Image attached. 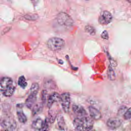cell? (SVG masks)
Listing matches in <instances>:
<instances>
[{"label": "cell", "mask_w": 131, "mask_h": 131, "mask_svg": "<svg viewBox=\"0 0 131 131\" xmlns=\"http://www.w3.org/2000/svg\"><path fill=\"white\" fill-rule=\"evenodd\" d=\"M113 19L112 14L108 11H102L98 18L99 23L103 25H106L110 23Z\"/></svg>", "instance_id": "8992f818"}, {"label": "cell", "mask_w": 131, "mask_h": 131, "mask_svg": "<svg viewBox=\"0 0 131 131\" xmlns=\"http://www.w3.org/2000/svg\"><path fill=\"white\" fill-rule=\"evenodd\" d=\"M124 118L126 120H130L131 118V108L130 107L128 108L126 111L123 115Z\"/></svg>", "instance_id": "cb8c5ba5"}, {"label": "cell", "mask_w": 131, "mask_h": 131, "mask_svg": "<svg viewBox=\"0 0 131 131\" xmlns=\"http://www.w3.org/2000/svg\"><path fill=\"white\" fill-rule=\"evenodd\" d=\"M18 84L23 89H25L27 86V82L26 80V79L24 76H20L19 77L18 80Z\"/></svg>", "instance_id": "d6986e66"}, {"label": "cell", "mask_w": 131, "mask_h": 131, "mask_svg": "<svg viewBox=\"0 0 131 131\" xmlns=\"http://www.w3.org/2000/svg\"><path fill=\"white\" fill-rule=\"evenodd\" d=\"M107 75L108 78L110 80L114 81L116 79V75H115V72H114L112 67H111L110 65L108 66V68Z\"/></svg>", "instance_id": "e0dca14e"}, {"label": "cell", "mask_w": 131, "mask_h": 131, "mask_svg": "<svg viewBox=\"0 0 131 131\" xmlns=\"http://www.w3.org/2000/svg\"><path fill=\"white\" fill-rule=\"evenodd\" d=\"M93 124V119L86 116L76 118L73 120L74 126L78 131H89L92 129Z\"/></svg>", "instance_id": "6da1fadb"}, {"label": "cell", "mask_w": 131, "mask_h": 131, "mask_svg": "<svg viewBox=\"0 0 131 131\" xmlns=\"http://www.w3.org/2000/svg\"><path fill=\"white\" fill-rule=\"evenodd\" d=\"M32 108V114L33 116H35L41 113L43 110V103L38 102L34 104Z\"/></svg>", "instance_id": "5bb4252c"}, {"label": "cell", "mask_w": 131, "mask_h": 131, "mask_svg": "<svg viewBox=\"0 0 131 131\" xmlns=\"http://www.w3.org/2000/svg\"><path fill=\"white\" fill-rule=\"evenodd\" d=\"M15 89V87L12 84L6 90H5L4 91H3V94L5 97H10L13 94Z\"/></svg>", "instance_id": "2e32d148"}, {"label": "cell", "mask_w": 131, "mask_h": 131, "mask_svg": "<svg viewBox=\"0 0 131 131\" xmlns=\"http://www.w3.org/2000/svg\"><path fill=\"white\" fill-rule=\"evenodd\" d=\"M11 27H6L3 30V31L2 32V35H4L5 34L7 33L10 29H11Z\"/></svg>", "instance_id": "f1b7e54d"}, {"label": "cell", "mask_w": 131, "mask_h": 131, "mask_svg": "<svg viewBox=\"0 0 131 131\" xmlns=\"http://www.w3.org/2000/svg\"><path fill=\"white\" fill-rule=\"evenodd\" d=\"M89 131H96L95 130H92V129H91V130H89Z\"/></svg>", "instance_id": "4dcf8cb0"}, {"label": "cell", "mask_w": 131, "mask_h": 131, "mask_svg": "<svg viewBox=\"0 0 131 131\" xmlns=\"http://www.w3.org/2000/svg\"><path fill=\"white\" fill-rule=\"evenodd\" d=\"M57 124L59 128L60 129H64L65 127V122L62 116L59 115L57 117Z\"/></svg>", "instance_id": "ac0fdd59"}, {"label": "cell", "mask_w": 131, "mask_h": 131, "mask_svg": "<svg viewBox=\"0 0 131 131\" xmlns=\"http://www.w3.org/2000/svg\"><path fill=\"white\" fill-rule=\"evenodd\" d=\"M2 126L10 131H14L17 127V123L11 117H4L1 120Z\"/></svg>", "instance_id": "277c9868"}, {"label": "cell", "mask_w": 131, "mask_h": 131, "mask_svg": "<svg viewBox=\"0 0 131 131\" xmlns=\"http://www.w3.org/2000/svg\"><path fill=\"white\" fill-rule=\"evenodd\" d=\"M89 111L91 118L95 120H98L102 117L100 112L93 106H89Z\"/></svg>", "instance_id": "8fae6325"}, {"label": "cell", "mask_w": 131, "mask_h": 131, "mask_svg": "<svg viewBox=\"0 0 131 131\" xmlns=\"http://www.w3.org/2000/svg\"><path fill=\"white\" fill-rule=\"evenodd\" d=\"M108 59H109V61H110V66L111 67H116L117 65V62L113 59L112 58L111 56H108Z\"/></svg>", "instance_id": "4316f807"}, {"label": "cell", "mask_w": 131, "mask_h": 131, "mask_svg": "<svg viewBox=\"0 0 131 131\" xmlns=\"http://www.w3.org/2000/svg\"><path fill=\"white\" fill-rule=\"evenodd\" d=\"M72 110L74 113L76 114L78 117L84 116L87 115L86 112L84 110V108L81 105L74 104L73 105Z\"/></svg>", "instance_id": "7c38bea8"}, {"label": "cell", "mask_w": 131, "mask_h": 131, "mask_svg": "<svg viewBox=\"0 0 131 131\" xmlns=\"http://www.w3.org/2000/svg\"><path fill=\"white\" fill-rule=\"evenodd\" d=\"M37 94L30 92V94L27 97L25 101L26 106L28 108H32L33 106L34 105L37 98Z\"/></svg>", "instance_id": "30bf717a"}, {"label": "cell", "mask_w": 131, "mask_h": 131, "mask_svg": "<svg viewBox=\"0 0 131 131\" xmlns=\"http://www.w3.org/2000/svg\"><path fill=\"white\" fill-rule=\"evenodd\" d=\"M17 116L18 121L22 123H25L27 121V118L24 113L22 110H17Z\"/></svg>", "instance_id": "9a60e30c"}, {"label": "cell", "mask_w": 131, "mask_h": 131, "mask_svg": "<svg viewBox=\"0 0 131 131\" xmlns=\"http://www.w3.org/2000/svg\"><path fill=\"white\" fill-rule=\"evenodd\" d=\"M49 121L47 118H46L45 121H43V124L41 129V131H49Z\"/></svg>", "instance_id": "603a6c76"}, {"label": "cell", "mask_w": 131, "mask_h": 131, "mask_svg": "<svg viewBox=\"0 0 131 131\" xmlns=\"http://www.w3.org/2000/svg\"><path fill=\"white\" fill-rule=\"evenodd\" d=\"M57 23L61 26L70 27L73 24V20L67 13L61 12L58 13L56 17Z\"/></svg>", "instance_id": "3957f363"}, {"label": "cell", "mask_w": 131, "mask_h": 131, "mask_svg": "<svg viewBox=\"0 0 131 131\" xmlns=\"http://www.w3.org/2000/svg\"><path fill=\"white\" fill-rule=\"evenodd\" d=\"M60 101V95L54 92L52 93L51 95H49L48 101H47V106L48 108H50L52 106L53 104L57 102Z\"/></svg>", "instance_id": "9c48e42d"}, {"label": "cell", "mask_w": 131, "mask_h": 131, "mask_svg": "<svg viewBox=\"0 0 131 131\" xmlns=\"http://www.w3.org/2000/svg\"><path fill=\"white\" fill-rule=\"evenodd\" d=\"M43 124V121L40 118H37L34 120L32 123V127L37 130L41 129Z\"/></svg>", "instance_id": "4fadbf2b"}, {"label": "cell", "mask_w": 131, "mask_h": 131, "mask_svg": "<svg viewBox=\"0 0 131 131\" xmlns=\"http://www.w3.org/2000/svg\"><path fill=\"white\" fill-rule=\"evenodd\" d=\"M2 131H10V130H8V129H3V130H2Z\"/></svg>", "instance_id": "f546056e"}, {"label": "cell", "mask_w": 131, "mask_h": 131, "mask_svg": "<svg viewBox=\"0 0 131 131\" xmlns=\"http://www.w3.org/2000/svg\"><path fill=\"white\" fill-rule=\"evenodd\" d=\"M48 48L53 51H57L61 50L65 45V42L62 38L53 37L48 39L47 43Z\"/></svg>", "instance_id": "7a4b0ae2"}, {"label": "cell", "mask_w": 131, "mask_h": 131, "mask_svg": "<svg viewBox=\"0 0 131 131\" xmlns=\"http://www.w3.org/2000/svg\"><path fill=\"white\" fill-rule=\"evenodd\" d=\"M127 108H128L127 107L125 106V105H122V106H120L119 107V108L118 109V112H117L118 116H123L124 114L126 111Z\"/></svg>", "instance_id": "7402d4cb"}, {"label": "cell", "mask_w": 131, "mask_h": 131, "mask_svg": "<svg viewBox=\"0 0 131 131\" xmlns=\"http://www.w3.org/2000/svg\"><path fill=\"white\" fill-rule=\"evenodd\" d=\"M127 1H128V2H129V0H127Z\"/></svg>", "instance_id": "1f68e13d"}, {"label": "cell", "mask_w": 131, "mask_h": 131, "mask_svg": "<svg viewBox=\"0 0 131 131\" xmlns=\"http://www.w3.org/2000/svg\"><path fill=\"white\" fill-rule=\"evenodd\" d=\"M13 84L12 79L8 77H4L0 79V91H4Z\"/></svg>", "instance_id": "ba28073f"}, {"label": "cell", "mask_w": 131, "mask_h": 131, "mask_svg": "<svg viewBox=\"0 0 131 131\" xmlns=\"http://www.w3.org/2000/svg\"><path fill=\"white\" fill-rule=\"evenodd\" d=\"M39 89V84L37 83H34L32 84L31 88H30V92L37 94L38 92Z\"/></svg>", "instance_id": "44dd1931"}, {"label": "cell", "mask_w": 131, "mask_h": 131, "mask_svg": "<svg viewBox=\"0 0 131 131\" xmlns=\"http://www.w3.org/2000/svg\"><path fill=\"white\" fill-rule=\"evenodd\" d=\"M101 37L104 39H108V34L106 31H104L101 34Z\"/></svg>", "instance_id": "83f0119b"}, {"label": "cell", "mask_w": 131, "mask_h": 131, "mask_svg": "<svg viewBox=\"0 0 131 131\" xmlns=\"http://www.w3.org/2000/svg\"><path fill=\"white\" fill-rule=\"evenodd\" d=\"M122 121L119 118L112 117L109 118L106 122V125L111 129H116L122 124Z\"/></svg>", "instance_id": "52a82bcc"}, {"label": "cell", "mask_w": 131, "mask_h": 131, "mask_svg": "<svg viewBox=\"0 0 131 131\" xmlns=\"http://www.w3.org/2000/svg\"><path fill=\"white\" fill-rule=\"evenodd\" d=\"M62 108L65 113H68L70 110L71 98L68 92H65L60 95V101Z\"/></svg>", "instance_id": "5b68a950"}, {"label": "cell", "mask_w": 131, "mask_h": 131, "mask_svg": "<svg viewBox=\"0 0 131 131\" xmlns=\"http://www.w3.org/2000/svg\"><path fill=\"white\" fill-rule=\"evenodd\" d=\"M25 18L28 20H34L37 19L38 18L37 15L36 14H27L25 16Z\"/></svg>", "instance_id": "d4e9b609"}, {"label": "cell", "mask_w": 131, "mask_h": 131, "mask_svg": "<svg viewBox=\"0 0 131 131\" xmlns=\"http://www.w3.org/2000/svg\"><path fill=\"white\" fill-rule=\"evenodd\" d=\"M84 30L86 32L92 35H94L96 33V30L95 28L89 25H87L85 27Z\"/></svg>", "instance_id": "ffe728a7"}, {"label": "cell", "mask_w": 131, "mask_h": 131, "mask_svg": "<svg viewBox=\"0 0 131 131\" xmlns=\"http://www.w3.org/2000/svg\"><path fill=\"white\" fill-rule=\"evenodd\" d=\"M47 96V92L46 90H43L41 93V100L42 103H44L46 102V99Z\"/></svg>", "instance_id": "484cf974"}]
</instances>
